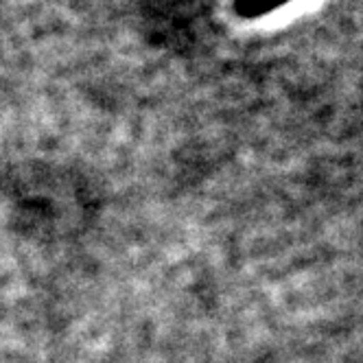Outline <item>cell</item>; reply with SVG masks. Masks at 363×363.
<instances>
[{
	"mask_svg": "<svg viewBox=\"0 0 363 363\" xmlns=\"http://www.w3.org/2000/svg\"><path fill=\"white\" fill-rule=\"evenodd\" d=\"M291 0H235V13L245 20L263 18L280 7H284Z\"/></svg>",
	"mask_w": 363,
	"mask_h": 363,
	"instance_id": "obj_1",
	"label": "cell"
}]
</instances>
